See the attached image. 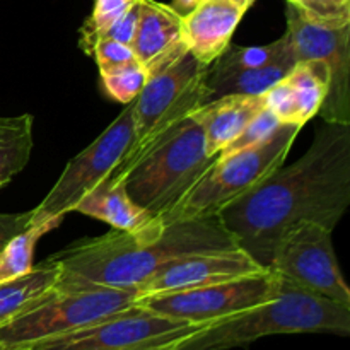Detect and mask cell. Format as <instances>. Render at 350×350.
Masks as SVG:
<instances>
[{
  "label": "cell",
  "mask_w": 350,
  "mask_h": 350,
  "mask_svg": "<svg viewBox=\"0 0 350 350\" xmlns=\"http://www.w3.org/2000/svg\"><path fill=\"white\" fill-rule=\"evenodd\" d=\"M330 85V70L317 60L297 62L263 94V103L282 125L303 129L320 113Z\"/></svg>",
  "instance_id": "14"
},
{
  "label": "cell",
  "mask_w": 350,
  "mask_h": 350,
  "mask_svg": "<svg viewBox=\"0 0 350 350\" xmlns=\"http://www.w3.org/2000/svg\"><path fill=\"white\" fill-rule=\"evenodd\" d=\"M133 142V105L129 103L118 116L99 133L94 142L72 157L53 188L31 211V222H58L74 212L77 202L96 185L109 178Z\"/></svg>",
  "instance_id": "9"
},
{
  "label": "cell",
  "mask_w": 350,
  "mask_h": 350,
  "mask_svg": "<svg viewBox=\"0 0 350 350\" xmlns=\"http://www.w3.org/2000/svg\"><path fill=\"white\" fill-rule=\"evenodd\" d=\"M31 222V211L21 214H0V250L12 236L27 228Z\"/></svg>",
  "instance_id": "29"
},
{
  "label": "cell",
  "mask_w": 350,
  "mask_h": 350,
  "mask_svg": "<svg viewBox=\"0 0 350 350\" xmlns=\"http://www.w3.org/2000/svg\"><path fill=\"white\" fill-rule=\"evenodd\" d=\"M205 327L163 317L135 303L89 327L24 350H166L178 347Z\"/></svg>",
  "instance_id": "8"
},
{
  "label": "cell",
  "mask_w": 350,
  "mask_h": 350,
  "mask_svg": "<svg viewBox=\"0 0 350 350\" xmlns=\"http://www.w3.org/2000/svg\"><path fill=\"white\" fill-rule=\"evenodd\" d=\"M208 65L198 62L187 44L147 68V81L133 105V142L109 176L120 178L137 157L180 120L208 101L205 75Z\"/></svg>",
  "instance_id": "5"
},
{
  "label": "cell",
  "mask_w": 350,
  "mask_h": 350,
  "mask_svg": "<svg viewBox=\"0 0 350 350\" xmlns=\"http://www.w3.org/2000/svg\"><path fill=\"white\" fill-rule=\"evenodd\" d=\"M286 21L297 62L317 60L330 70V85L320 113L327 123L350 125V24L323 27L306 19L287 3Z\"/></svg>",
  "instance_id": "12"
},
{
  "label": "cell",
  "mask_w": 350,
  "mask_h": 350,
  "mask_svg": "<svg viewBox=\"0 0 350 350\" xmlns=\"http://www.w3.org/2000/svg\"><path fill=\"white\" fill-rule=\"evenodd\" d=\"M245 10L226 0H204L181 16V36L188 51L211 67L231 44Z\"/></svg>",
  "instance_id": "15"
},
{
  "label": "cell",
  "mask_w": 350,
  "mask_h": 350,
  "mask_svg": "<svg viewBox=\"0 0 350 350\" xmlns=\"http://www.w3.org/2000/svg\"><path fill=\"white\" fill-rule=\"evenodd\" d=\"M57 226L58 222H29L26 229L17 232L5 243V246L0 250V284L19 279L33 270L34 248L38 241Z\"/></svg>",
  "instance_id": "21"
},
{
  "label": "cell",
  "mask_w": 350,
  "mask_h": 350,
  "mask_svg": "<svg viewBox=\"0 0 350 350\" xmlns=\"http://www.w3.org/2000/svg\"><path fill=\"white\" fill-rule=\"evenodd\" d=\"M332 232L313 222L293 226L277 239L269 270L308 293L350 306V289L335 255Z\"/></svg>",
  "instance_id": "10"
},
{
  "label": "cell",
  "mask_w": 350,
  "mask_h": 350,
  "mask_svg": "<svg viewBox=\"0 0 350 350\" xmlns=\"http://www.w3.org/2000/svg\"><path fill=\"white\" fill-rule=\"evenodd\" d=\"M289 334L349 337L350 306L325 299L280 279L275 299L207 325L174 350H228L245 347L263 337Z\"/></svg>",
  "instance_id": "3"
},
{
  "label": "cell",
  "mask_w": 350,
  "mask_h": 350,
  "mask_svg": "<svg viewBox=\"0 0 350 350\" xmlns=\"http://www.w3.org/2000/svg\"><path fill=\"white\" fill-rule=\"evenodd\" d=\"M183 44L180 14L167 3L140 0L139 26L130 44L137 62L147 70Z\"/></svg>",
  "instance_id": "18"
},
{
  "label": "cell",
  "mask_w": 350,
  "mask_h": 350,
  "mask_svg": "<svg viewBox=\"0 0 350 350\" xmlns=\"http://www.w3.org/2000/svg\"><path fill=\"white\" fill-rule=\"evenodd\" d=\"M176 347H171V349H166V350H174Z\"/></svg>",
  "instance_id": "33"
},
{
  "label": "cell",
  "mask_w": 350,
  "mask_h": 350,
  "mask_svg": "<svg viewBox=\"0 0 350 350\" xmlns=\"http://www.w3.org/2000/svg\"><path fill=\"white\" fill-rule=\"evenodd\" d=\"M0 350H7V349H5V347H3V345H2V344H0Z\"/></svg>",
  "instance_id": "32"
},
{
  "label": "cell",
  "mask_w": 350,
  "mask_h": 350,
  "mask_svg": "<svg viewBox=\"0 0 350 350\" xmlns=\"http://www.w3.org/2000/svg\"><path fill=\"white\" fill-rule=\"evenodd\" d=\"M91 55L96 58L99 72L111 70V68L137 62L132 46L111 40V38H99L92 46Z\"/></svg>",
  "instance_id": "27"
},
{
  "label": "cell",
  "mask_w": 350,
  "mask_h": 350,
  "mask_svg": "<svg viewBox=\"0 0 350 350\" xmlns=\"http://www.w3.org/2000/svg\"><path fill=\"white\" fill-rule=\"evenodd\" d=\"M303 19L323 27L350 24V0H287Z\"/></svg>",
  "instance_id": "25"
},
{
  "label": "cell",
  "mask_w": 350,
  "mask_h": 350,
  "mask_svg": "<svg viewBox=\"0 0 350 350\" xmlns=\"http://www.w3.org/2000/svg\"><path fill=\"white\" fill-rule=\"evenodd\" d=\"M105 92L123 106L132 103L142 91L147 81V70L139 62L122 65L111 70L99 72Z\"/></svg>",
  "instance_id": "24"
},
{
  "label": "cell",
  "mask_w": 350,
  "mask_h": 350,
  "mask_svg": "<svg viewBox=\"0 0 350 350\" xmlns=\"http://www.w3.org/2000/svg\"><path fill=\"white\" fill-rule=\"evenodd\" d=\"M33 150V116H0V190L27 166Z\"/></svg>",
  "instance_id": "20"
},
{
  "label": "cell",
  "mask_w": 350,
  "mask_h": 350,
  "mask_svg": "<svg viewBox=\"0 0 350 350\" xmlns=\"http://www.w3.org/2000/svg\"><path fill=\"white\" fill-rule=\"evenodd\" d=\"M74 212L106 222L126 234H154L164 229V222L139 207L129 197L122 180L116 178H106L96 185L77 202Z\"/></svg>",
  "instance_id": "16"
},
{
  "label": "cell",
  "mask_w": 350,
  "mask_h": 350,
  "mask_svg": "<svg viewBox=\"0 0 350 350\" xmlns=\"http://www.w3.org/2000/svg\"><path fill=\"white\" fill-rule=\"evenodd\" d=\"M263 270L269 269L258 265L241 248L198 253L164 265L140 287L139 299L147 296L200 289L212 284L260 273Z\"/></svg>",
  "instance_id": "13"
},
{
  "label": "cell",
  "mask_w": 350,
  "mask_h": 350,
  "mask_svg": "<svg viewBox=\"0 0 350 350\" xmlns=\"http://www.w3.org/2000/svg\"><path fill=\"white\" fill-rule=\"evenodd\" d=\"M282 123L275 118L272 111L269 108H263L248 125L243 129V132L232 140L229 146H226L217 156H229V154H236L243 149H248V147L258 146L263 140L269 139L273 132H275Z\"/></svg>",
  "instance_id": "26"
},
{
  "label": "cell",
  "mask_w": 350,
  "mask_h": 350,
  "mask_svg": "<svg viewBox=\"0 0 350 350\" xmlns=\"http://www.w3.org/2000/svg\"><path fill=\"white\" fill-rule=\"evenodd\" d=\"M226 2H231L232 5L239 7V9H243L246 12V10H248L250 7L256 2V0H226Z\"/></svg>",
  "instance_id": "31"
},
{
  "label": "cell",
  "mask_w": 350,
  "mask_h": 350,
  "mask_svg": "<svg viewBox=\"0 0 350 350\" xmlns=\"http://www.w3.org/2000/svg\"><path fill=\"white\" fill-rule=\"evenodd\" d=\"M350 205V125L327 123L310 149L273 170L219 212V221L258 265L269 269L277 239L299 222L334 231Z\"/></svg>",
  "instance_id": "1"
},
{
  "label": "cell",
  "mask_w": 350,
  "mask_h": 350,
  "mask_svg": "<svg viewBox=\"0 0 350 350\" xmlns=\"http://www.w3.org/2000/svg\"><path fill=\"white\" fill-rule=\"evenodd\" d=\"M58 263L53 256L19 279L0 284V327L50 296L57 286Z\"/></svg>",
  "instance_id": "19"
},
{
  "label": "cell",
  "mask_w": 350,
  "mask_h": 350,
  "mask_svg": "<svg viewBox=\"0 0 350 350\" xmlns=\"http://www.w3.org/2000/svg\"><path fill=\"white\" fill-rule=\"evenodd\" d=\"M234 248H238L234 239L217 215L167 222L163 231L154 234L137 236L111 229L53 255L60 269L55 291L85 287L139 291L170 262Z\"/></svg>",
  "instance_id": "2"
},
{
  "label": "cell",
  "mask_w": 350,
  "mask_h": 350,
  "mask_svg": "<svg viewBox=\"0 0 350 350\" xmlns=\"http://www.w3.org/2000/svg\"><path fill=\"white\" fill-rule=\"evenodd\" d=\"M202 2H204V0H173L171 7H173L180 16H187L188 12H191V10Z\"/></svg>",
  "instance_id": "30"
},
{
  "label": "cell",
  "mask_w": 350,
  "mask_h": 350,
  "mask_svg": "<svg viewBox=\"0 0 350 350\" xmlns=\"http://www.w3.org/2000/svg\"><path fill=\"white\" fill-rule=\"evenodd\" d=\"M263 108V94H224L195 108L190 116L204 132L207 154L215 157Z\"/></svg>",
  "instance_id": "17"
},
{
  "label": "cell",
  "mask_w": 350,
  "mask_h": 350,
  "mask_svg": "<svg viewBox=\"0 0 350 350\" xmlns=\"http://www.w3.org/2000/svg\"><path fill=\"white\" fill-rule=\"evenodd\" d=\"M215 157L207 154L204 132L188 115L147 147L116 180H122L139 207L163 221L207 173Z\"/></svg>",
  "instance_id": "4"
},
{
  "label": "cell",
  "mask_w": 350,
  "mask_h": 350,
  "mask_svg": "<svg viewBox=\"0 0 350 350\" xmlns=\"http://www.w3.org/2000/svg\"><path fill=\"white\" fill-rule=\"evenodd\" d=\"M299 132L301 126L297 125H280L258 146L215 157L190 193L163 219L164 224L219 215L222 208L238 200L265 180L273 170L282 166Z\"/></svg>",
  "instance_id": "6"
},
{
  "label": "cell",
  "mask_w": 350,
  "mask_h": 350,
  "mask_svg": "<svg viewBox=\"0 0 350 350\" xmlns=\"http://www.w3.org/2000/svg\"><path fill=\"white\" fill-rule=\"evenodd\" d=\"M137 0H96L91 16L85 19L81 27V40L79 46L91 55L96 41L135 3Z\"/></svg>",
  "instance_id": "23"
},
{
  "label": "cell",
  "mask_w": 350,
  "mask_h": 350,
  "mask_svg": "<svg viewBox=\"0 0 350 350\" xmlns=\"http://www.w3.org/2000/svg\"><path fill=\"white\" fill-rule=\"evenodd\" d=\"M279 291V277L272 270H263L200 289L140 297L137 304L173 320L211 325L275 299Z\"/></svg>",
  "instance_id": "11"
},
{
  "label": "cell",
  "mask_w": 350,
  "mask_h": 350,
  "mask_svg": "<svg viewBox=\"0 0 350 350\" xmlns=\"http://www.w3.org/2000/svg\"><path fill=\"white\" fill-rule=\"evenodd\" d=\"M139 14H140V0H137L101 38H111V40L120 41L123 44H132L135 38L137 26H139Z\"/></svg>",
  "instance_id": "28"
},
{
  "label": "cell",
  "mask_w": 350,
  "mask_h": 350,
  "mask_svg": "<svg viewBox=\"0 0 350 350\" xmlns=\"http://www.w3.org/2000/svg\"><path fill=\"white\" fill-rule=\"evenodd\" d=\"M139 301V291L85 287L53 291L41 303L0 327V344L7 350H24L38 342L62 337L99 320L129 310Z\"/></svg>",
  "instance_id": "7"
},
{
  "label": "cell",
  "mask_w": 350,
  "mask_h": 350,
  "mask_svg": "<svg viewBox=\"0 0 350 350\" xmlns=\"http://www.w3.org/2000/svg\"><path fill=\"white\" fill-rule=\"evenodd\" d=\"M293 50L289 34L284 33L272 43L258 46H238L231 43L212 65L221 68H258L279 60Z\"/></svg>",
  "instance_id": "22"
}]
</instances>
